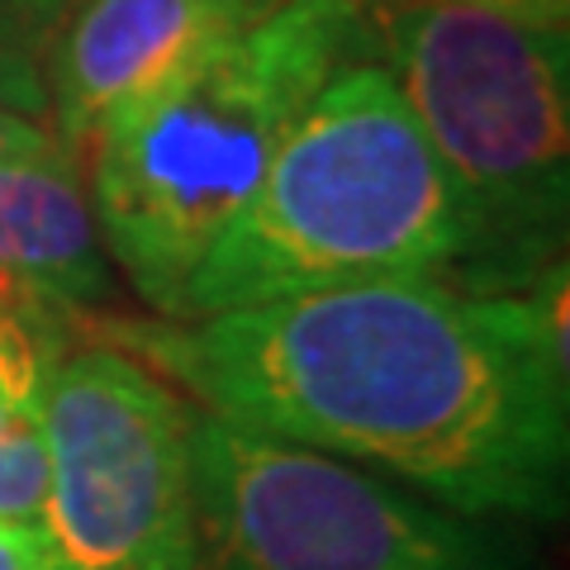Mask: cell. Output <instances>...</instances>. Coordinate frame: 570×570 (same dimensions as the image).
<instances>
[{
    "instance_id": "cell-1",
    "label": "cell",
    "mask_w": 570,
    "mask_h": 570,
    "mask_svg": "<svg viewBox=\"0 0 570 570\" xmlns=\"http://www.w3.org/2000/svg\"><path fill=\"white\" fill-rule=\"evenodd\" d=\"M110 333L205 414L385 466L456 513L566 509V266L523 295L376 276Z\"/></svg>"
},
{
    "instance_id": "cell-3",
    "label": "cell",
    "mask_w": 570,
    "mask_h": 570,
    "mask_svg": "<svg viewBox=\"0 0 570 570\" xmlns=\"http://www.w3.org/2000/svg\"><path fill=\"white\" fill-rule=\"evenodd\" d=\"M466 214L376 58L333 71L257 195L190 272L176 324L376 276H456Z\"/></svg>"
},
{
    "instance_id": "cell-8",
    "label": "cell",
    "mask_w": 570,
    "mask_h": 570,
    "mask_svg": "<svg viewBox=\"0 0 570 570\" xmlns=\"http://www.w3.org/2000/svg\"><path fill=\"white\" fill-rule=\"evenodd\" d=\"M105 291L110 266L77 157L0 163V309L62 347L67 314L96 305Z\"/></svg>"
},
{
    "instance_id": "cell-7",
    "label": "cell",
    "mask_w": 570,
    "mask_h": 570,
    "mask_svg": "<svg viewBox=\"0 0 570 570\" xmlns=\"http://www.w3.org/2000/svg\"><path fill=\"white\" fill-rule=\"evenodd\" d=\"M281 0H86L43 52L48 115L62 142H86L129 96L205 48L262 24Z\"/></svg>"
},
{
    "instance_id": "cell-13",
    "label": "cell",
    "mask_w": 570,
    "mask_h": 570,
    "mask_svg": "<svg viewBox=\"0 0 570 570\" xmlns=\"http://www.w3.org/2000/svg\"><path fill=\"white\" fill-rule=\"evenodd\" d=\"M0 570H58L39 523L0 519Z\"/></svg>"
},
{
    "instance_id": "cell-15",
    "label": "cell",
    "mask_w": 570,
    "mask_h": 570,
    "mask_svg": "<svg viewBox=\"0 0 570 570\" xmlns=\"http://www.w3.org/2000/svg\"><path fill=\"white\" fill-rule=\"evenodd\" d=\"M14 6H20L29 20H33V29H39L43 39L52 43V33L62 29V20H67V14L77 10V6H86V0H14Z\"/></svg>"
},
{
    "instance_id": "cell-11",
    "label": "cell",
    "mask_w": 570,
    "mask_h": 570,
    "mask_svg": "<svg viewBox=\"0 0 570 570\" xmlns=\"http://www.w3.org/2000/svg\"><path fill=\"white\" fill-rule=\"evenodd\" d=\"M58 356L62 347L43 343L29 324L0 309V395H10L14 404L43 409V376Z\"/></svg>"
},
{
    "instance_id": "cell-6",
    "label": "cell",
    "mask_w": 570,
    "mask_h": 570,
    "mask_svg": "<svg viewBox=\"0 0 570 570\" xmlns=\"http://www.w3.org/2000/svg\"><path fill=\"white\" fill-rule=\"evenodd\" d=\"M195 404L110 343L43 376V538L58 570H200Z\"/></svg>"
},
{
    "instance_id": "cell-14",
    "label": "cell",
    "mask_w": 570,
    "mask_h": 570,
    "mask_svg": "<svg viewBox=\"0 0 570 570\" xmlns=\"http://www.w3.org/2000/svg\"><path fill=\"white\" fill-rule=\"evenodd\" d=\"M456 6H480V10L509 14V20H523V24L566 29V10H570V0H456Z\"/></svg>"
},
{
    "instance_id": "cell-10",
    "label": "cell",
    "mask_w": 570,
    "mask_h": 570,
    "mask_svg": "<svg viewBox=\"0 0 570 570\" xmlns=\"http://www.w3.org/2000/svg\"><path fill=\"white\" fill-rule=\"evenodd\" d=\"M43 52H48V39L33 29L29 14L14 0H0V105L6 110L29 119L48 115Z\"/></svg>"
},
{
    "instance_id": "cell-12",
    "label": "cell",
    "mask_w": 570,
    "mask_h": 570,
    "mask_svg": "<svg viewBox=\"0 0 570 570\" xmlns=\"http://www.w3.org/2000/svg\"><path fill=\"white\" fill-rule=\"evenodd\" d=\"M58 153H71L58 142V134L43 129L39 119L14 115L0 105V163H39V157H58Z\"/></svg>"
},
{
    "instance_id": "cell-9",
    "label": "cell",
    "mask_w": 570,
    "mask_h": 570,
    "mask_svg": "<svg viewBox=\"0 0 570 570\" xmlns=\"http://www.w3.org/2000/svg\"><path fill=\"white\" fill-rule=\"evenodd\" d=\"M43 490H48L43 409L0 395V519L39 523Z\"/></svg>"
},
{
    "instance_id": "cell-4",
    "label": "cell",
    "mask_w": 570,
    "mask_h": 570,
    "mask_svg": "<svg viewBox=\"0 0 570 570\" xmlns=\"http://www.w3.org/2000/svg\"><path fill=\"white\" fill-rule=\"evenodd\" d=\"M366 48L400 86L466 214V257L452 281L475 295H523L566 266V29L409 0L366 14Z\"/></svg>"
},
{
    "instance_id": "cell-2",
    "label": "cell",
    "mask_w": 570,
    "mask_h": 570,
    "mask_svg": "<svg viewBox=\"0 0 570 570\" xmlns=\"http://www.w3.org/2000/svg\"><path fill=\"white\" fill-rule=\"evenodd\" d=\"M362 52L366 0H281L96 124L100 243L163 318L257 195L299 110Z\"/></svg>"
},
{
    "instance_id": "cell-5",
    "label": "cell",
    "mask_w": 570,
    "mask_h": 570,
    "mask_svg": "<svg viewBox=\"0 0 570 570\" xmlns=\"http://www.w3.org/2000/svg\"><path fill=\"white\" fill-rule=\"evenodd\" d=\"M200 570H509L471 513L195 409Z\"/></svg>"
}]
</instances>
